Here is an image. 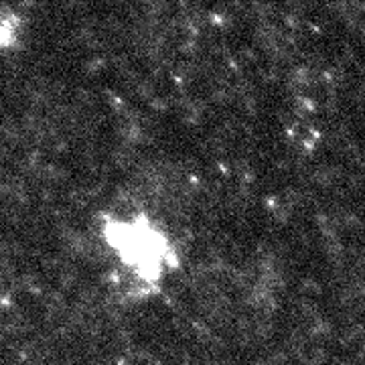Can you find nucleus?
<instances>
[{"instance_id": "nucleus-1", "label": "nucleus", "mask_w": 365, "mask_h": 365, "mask_svg": "<svg viewBox=\"0 0 365 365\" xmlns=\"http://www.w3.org/2000/svg\"><path fill=\"white\" fill-rule=\"evenodd\" d=\"M100 237L114 264L122 292L134 300L150 299L179 266L170 234L146 211L106 213Z\"/></svg>"}]
</instances>
